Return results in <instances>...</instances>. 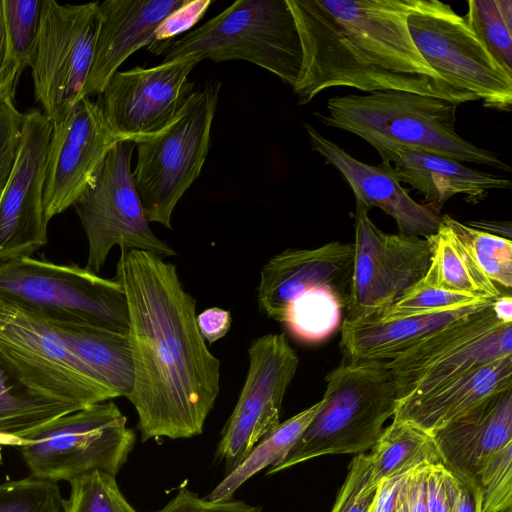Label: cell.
<instances>
[{
    "mask_svg": "<svg viewBox=\"0 0 512 512\" xmlns=\"http://www.w3.org/2000/svg\"><path fill=\"white\" fill-rule=\"evenodd\" d=\"M466 225L511 240L512 224L510 221L475 220L468 221Z\"/></svg>",
    "mask_w": 512,
    "mask_h": 512,
    "instance_id": "cell-49",
    "label": "cell"
},
{
    "mask_svg": "<svg viewBox=\"0 0 512 512\" xmlns=\"http://www.w3.org/2000/svg\"><path fill=\"white\" fill-rule=\"evenodd\" d=\"M119 141L98 102L90 97L81 99L63 119L53 123L43 192L47 222L74 206Z\"/></svg>",
    "mask_w": 512,
    "mask_h": 512,
    "instance_id": "cell-18",
    "label": "cell"
},
{
    "mask_svg": "<svg viewBox=\"0 0 512 512\" xmlns=\"http://www.w3.org/2000/svg\"><path fill=\"white\" fill-rule=\"evenodd\" d=\"M302 63L299 105L333 87L404 91L451 101L478 100L450 85L419 53L408 28L418 0H286Z\"/></svg>",
    "mask_w": 512,
    "mask_h": 512,
    "instance_id": "cell-2",
    "label": "cell"
},
{
    "mask_svg": "<svg viewBox=\"0 0 512 512\" xmlns=\"http://www.w3.org/2000/svg\"><path fill=\"white\" fill-rule=\"evenodd\" d=\"M509 388H512V355L463 374L427 393L397 400L393 419L431 434Z\"/></svg>",
    "mask_w": 512,
    "mask_h": 512,
    "instance_id": "cell-24",
    "label": "cell"
},
{
    "mask_svg": "<svg viewBox=\"0 0 512 512\" xmlns=\"http://www.w3.org/2000/svg\"><path fill=\"white\" fill-rule=\"evenodd\" d=\"M510 355L512 323L500 321L490 305L429 335L386 361V367L394 379L399 400L427 393Z\"/></svg>",
    "mask_w": 512,
    "mask_h": 512,
    "instance_id": "cell-13",
    "label": "cell"
},
{
    "mask_svg": "<svg viewBox=\"0 0 512 512\" xmlns=\"http://www.w3.org/2000/svg\"><path fill=\"white\" fill-rule=\"evenodd\" d=\"M48 322L94 380L117 397L130 396L134 370L128 333L89 324Z\"/></svg>",
    "mask_w": 512,
    "mask_h": 512,
    "instance_id": "cell-26",
    "label": "cell"
},
{
    "mask_svg": "<svg viewBox=\"0 0 512 512\" xmlns=\"http://www.w3.org/2000/svg\"><path fill=\"white\" fill-rule=\"evenodd\" d=\"M186 0H106L98 5V30L84 97L102 93L135 51L147 47L163 20Z\"/></svg>",
    "mask_w": 512,
    "mask_h": 512,
    "instance_id": "cell-21",
    "label": "cell"
},
{
    "mask_svg": "<svg viewBox=\"0 0 512 512\" xmlns=\"http://www.w3.org/2000/svg\"><path fill=\"white\" fill-rule=\"evenodd\" d=\"M70 483L63 512H137L121 493L114 475L94 470Z\"/></svg>",
    "mask_w": 512,
    "mask_h": 512,
    "instance_id": "cell-34",
    "label": "cell"
},
{
    "mask_svg": "<svg viewBox=\"0 0 512 512\" xmlns=\"http://www.w3.org/2000/svg\"><path fill=\"white\" fill-rule=\"evenodd\" d=\"M357 206L354 268L347 320L377 316L386 311L425 275L432 256L430 238L388 234Z\"/></svg>",
    "mask_w": 512,
    "mask_h": 512,
    "instance_id": "cell-14",
    "label": "cell"
},
{
    "mask_svg": "<svg viewBox=\"0 0 512 512\" xmlns=\"http://www.w3.org/2000/svg\"><path fill=\"white\" fill-rule=\"evenodd\" d=\"M428 237L432 242V256L421 279L424 283L492 300L502 294L441 222L437 231Z\"/></svg>",
    "mask_w": 512,
    "mask_h": 512,
    "instance_id": "cell-27",
    "label": "cell"
},
{
    "mask_svg": "<svg viewBox=\"0 0 512 512\" xmlns=\"http://www.w3.org/2000/svg\"><path fill=\"white\" fill-rule=\"evenodd\" d=\"M416 469L381 480L367 512H398Z\"/></svg>",
    "mask_w": 512,
    "mask_h": 512,
    "instance_id": "cell-44",
    "label": "cell"
},
{
    "mask_svg": "<svg viewBox=\"0 0 512 512\" xmlns=\"http://www.w3.org/2000/svg\"><path fill=\"white\" fill-rule=\"evenodd\" d=\"M156 512H262V508L240 500L209 501L182 487L173 499Z\"/></svg>",
    "mask_w": 512,
    "mask_h": 512,
    "instance_id": "cell-43",
    "label": "cell"
},
{
    "mask_svg": "<svg viewBox=\"0 0 512 512\" xmlns=\"http://www.w3.org/2000/svg\"><path fill=\"white\" fill-rule=\"evenodd\" d=\"M184 56L244 60L294 87L302 50L286 0H238L204 24L174 39L163 62Z\"/></svg>",
    "mask_w": 512,
    "mask_h": 512,
    "instance_id": "cell-5",
    "label": "cell"
},
{
    "mask_svg": "<svg viewBox=\"0 0 512 512\" xmlns=\"http://www.w3.org/2000/svg\"><path fill=\"white\" fill-rule=\"evenodd\" d=\"M112 401L55 418L18 443L30 476L58 482L100 470L116 476L133 450L136 435Z\"/></svg>",
    "mask_w": 512,
    "mask_h": 512,
    "instance_id": "cell-8",
    "label": "cell"
},
{
    "mask_svg": "<svg viewBox=\"0 0 512 512\" xmlns=\"http://www.w3.org/2000/svg\"><path fill=\"white\" fill-rule=\"evenodd\" d=\"M495 316L502 322L512 323V297L509 293L501 294L492 304Z\"/></svg>",
    "mask_w": 512,
    "mask_h": 512,
    "instance_id": "cell-50",
    "label": "cell"
},
{
    "mask_svg": "<svg viewBox=\"0 0 512 512\" xmlns=\"http://www.w3.org/2000/svg\"><path fill=\"white\" fill-rule=\"evenodd\" d=\"M114 280L127 300L134 370L128 399L141 440L201 434L220 392V360L199 331L196 300L175 265L146 251L121 252Z\"/></svg>",
    "mask_w": 512,
    "mask_h": 512,
    "instance_id": "cell-1",
    "label": "cell"
},
{
    "mask_svg": "<svg viewBox=\"0 0 512 512\" xmlns=\"http://www.w3.org/2000/svg\"><path fill=\"white\" fill-rule=\"evenodd\" d=\"M312 149L333 165L352 189L356 205L378 207L395 221L400 234L430 236L440 223V213L413 200L398 180L391 164L373 166L351 156L315 127L304 124Z\"/></svg>",
    "mask_w": 512,
    "mask_h": 512,
    "instance_id": "cell-20",
    "label": "cell"
},
{
    "mask_svg": "<svg viewBox=\"0 0 512 512\" xmlns=\"http://www.w3.org/2000/svg\"><path fill=\"white\" fill-rule=\"evenodd\" d=\"M372 474L369 454L355 455L331 512H367L378 485Z\"/></svg>",
    "mask_w": 512,
    "mask_h": 512,
    "instance_id": "cell-39",
    "label": "cell"
},
{
    "mask_svg": "<svg viewBox=\"0 0 512 512\" xmlns=\"http://www.w3.org/2000/svg\"><path fill=\"white\" fill-rule=\"evenodd\" d=\"M322 405V400L279 423L264 435L249 455L212 490L205 498L209 501L231 500L238 488L249 478L266 467L280 464L303 432L309 426Z\"/></svg>",
    "mask_w": 512,
    "mask_h": 512,
    "instance_id": "cell-28",
    "label": "cell"
},
{
    "mask_svg": "<svg viewBox=\"0 0 512 512\" xmlns=\"http://www.w3.org/2000/svg\"><path fill=\"white\" fill-rule=\"evenodd\" d=\"M136 143L119 141L107 154L93 182L74 204L88 241L85 268L98 274L111 249L140 250L162 258L176 255L150 229L131 170Z\"/></svg>",
    "mask_w": 512,
    "mask_h": 512,
    "instance_id": "cell-10",
    "label": "cell"
},
{
    "mask_svg": "<svg viewBox=\"0 0 512 512\" xmlns=\"http://www.w3.org/2000/svg\"><path fill=\"white\" fill-rule=\"evenodd\" d=\"M0 300L48 321L128 333L123 287L85 267L21 257L0 262Z\"/></svg>",
    "mask_w": 512,
    "mask_h": 512,
    "instance_id": "cell-6",
    "label": "cell"
},
{
    "mask_svg": "<svg viewBox=\"0 0 512 512\" xmlns=\"http://www.w3.org/2000/svg\"><path fill=\"white\" fill-rule=\"evenodd\" d=\"M19 69L24 68L13 57L5 25L3 0H0V84Z\"/></svg>",
    "mask_w": 512,
    "mask_h": 512,
    "instance_id": "cell-47",
    "label": "cell"
},
{
    "mask_svg": "<svg viewBox=\"0 0 512 512\" xmlns=\"http://www.w3.org/2000/svg\"><path fill=\"white\" fill-rule=\"evenodd\" d=\"M199 62L184 56L117 71L97 100L112 133L120 141L137 143L164 131L195 91L189 74Z\"/></svg>",
    "mask_w": 512,
    "mask_h": 512,
    "instance_id": "cell-15",
    "label": "cell"
},
{
    "mask_svg": "<svg viewBox=\"0 0 512 512\" xmlns=\"http://www.w3.org/2000/svg\"><path fill=\"white\" fill-rule=\"evenodd\" d=\"M398 512H409V506H408V502H407V494H406L404 500L402 501V503L398 509Z\"/></svg>",
    "mask_w": 512,
    "mask_h": 512,
    "instance_id": "cell-52",
    "label": "cell"
},
{
    "mask_svg": "<svg viewBox=\"0 0 512 512\" xmlns=\"http://www.w3.org/2000/svg\"><path fill=\"white\" fill-rule=\"evenodd\" d=\"M440 222L468 251L484 275L498 288L512 286V241L463 224L448 214Z\"/></svg>",
    "mask_w": 512,
    "mask_h": 512,
    "instance_id": "cell-32",
    "label": "cell"
},
{
    "mask_svg": "<svg viewBox=\"0 0 512 512\" xmlns=\"http://www.w3.org/2000/svg\"><path fill=\"white\" fill-rule=\"evenodd\" d=\"M249 367L238 401L227 420L216 456L226 473L234 470L257 442L280 423L282 403L299 358L283 333L253 340Z\"/></svg>",
    "mask_w": 512,
    "mask_h": 512,
    "instance_id": "cell-16",
    "label": "cell"
},
{
    "mask_svg": "<svg viewBox=\"0 0 512 512\" xmlns=\"http://www.w3.org/2000/svg\"><path fill=\"white\" fill-rule=\"evenodd\" d=\"M368 454L375 484L420 466L441 462L430 434L394 419L383 429Z\"/></svg>",
    "mask_w": 512,
    "mask_h": 512,
    "instance_id": "cell-29",
    "label": "cell"
},
{
    "mask_svg": "<svg viewBox=\"0 0 512 512\" xmlns=\"http://www.w3.org/2000/svg\"><path fill=\"white\" fill-rule=\"evenodd\" d=\"M221 81L195 89L170 125L157 136L136 143L132 171L147 221L172 228L173 210L199 177L210 148Z\"/></svg>",
    "mask_w": 512,
    "mask_h": 512,
    "instance_id": "cell-7",
    "label": "cell"
},
{
    "mask_svg": "<svg viewBox=\"0 0 512 512\" xmlns=\"http://www.w3.org/2000/svg\"><path fill=\"white\" fill-rule=\"evenodd\" d=\"M42 0H3L5 25L15 60L29 66L41 15Z\"/></svg>",
    "mask_w": 512,
    "mask_h": 512,
    "instance_id": "cell-37",
    "label": "cell"
},
{
    "mask_svg": "<svg viewBox=\"0 0 512 512\" xmlns=\"http://www.w3.org/2000/svg\"><path fill=\"white\" fill-rule=\"evenodd\" d=\"M202 337L210 344L224 337L231 326L230 312L219 307H211L196 317Z\"/></svg>",
    "mask_w": 512,
    "mask_h": 512,
    "instance_id": "cell-45",
    "label": "cell"
},
{
    "mask_svg": "<svg viewBox=\"0 0 512 512\" xmlns=\"http://www.w3.org/2000/svg\"><path fill=\"white\" fill-rule=\"evenodd\" d=\"M456 477L457 488L451 512H482L477 484L467 478Z\"/></svg>",
    "mask_w": 512,
    "mask_h": 512,
    "instance_id": "cell-46",
    "label": "cell"
},
{
    "mask_svg": "<svg viewBox=\"0 0 512 512\" xmlns=\"http://www.w3.org/2000/svg\"><path fill=\"white\" fill-rule=\"evenodd\" d=\"M464 19L494 59L512 73V1L470 0Z\"/></svg>",
    "mask_w": 512,
    "mask_h": 512,
    "instance_id": "cell-33",
    "label": "cell"
},
{
    "mask_svg": "<svg viewBox=\"0 0 512 512\" xmlns=\"http://www.w3.org/2000/svg\"><path fill=\"white\" fill-rule=\"evenodd\" d=\"M322 405L274 474L307 460L370 450L393 417L397 393L386 361H348L325 377Z\"/></svg>",
    "mask_w": 512,
    "mask_h": 512,
    "instance_id": "cell-4",
    "label": "cell"
},
{
    "mask_svg": "<svg viewBox=\"0 0 512 512\" xmlns=\"http://www.w3.org/2000/svg\"><path fill=\"white\" fill-rule=\"evenodd\" d=\"M485 299L467 293L437 288L420 280L386 311L372 317L393 318L453 309Z\"/></svg>",
    "mask_w": 512,
    "mask_h": 512,
    "instance_id": "cell-38",
    "label": "cell"
},
{
    "mask_svg": "<svg viewBox=\"0 0 512 512\" xmlns=\"http://www.w3.org/2000/svg\"><path fill=\"white\" fill-rule=\"evenodd\" d=\"M457 107L441 98L389 90L332 97L327 101L328 113L314 112V116L364 139L384 163L396 151L411 149L510 172L496 154L457 132Z\"/></svg>",
    "mask_w": 512,
    "mask_h": 512,
    "instance_id": "cell-3",
    "label": "cell"
},
{
    "mask_svg": "<svg viewBox=\"0 0 512 512\" xmlns=\"http://www.w3.org/2000/svg\"><path fill=\"white\" fill-rule=\"evenodd\" d=\"M23 70L14 71L7 79L0 84V101L14 98L18 79Z\"/></svg>",
    "mask_w": 512,
    "mask_h": 512,
    "instance_id": "cell-51",
    "label": "cell"
},
{
    "mask_svg": "<svg viewBox=\"0 0 512 512\" xmlns=\"http://www.w3.org/2000/svg\"><path fill=\"white\" fill-rule=\"evenodd\" d=\"M53 122L38 109L24 113L14 163L0 198V262L31 257L47 243L43 192Z\"/></svg>",
    "mask_w": 512,
    "mask_h": 512,
    "instance_id": "cell-17",
    "label": "cell"
},
{
    "mask_svg": "<svg viewBox=\"0 0 512 512\" xmlns=\"http://www.w3.org/2000/svg\"><path fill=\"white\" fill-rule=\"evenodd\" d=\"M354 244L334 241L315 249H287L261 269L260 310L278 321L298 297L327 289L347 302L351 296Z\"/></svg>",
    "mask_w": 512,
    "mask_h": 512,
    "instance_id": "cell-19",
    "label": "cell"
},
{
    "mask_svg": "<svg viewBox=\"0 0 512 512\" xmlns=\"http://www.w3.org/2000/svg\"><path fill=\"white\" fill-rule=\"evenodd\" d=\"M212 3L211 0H186L159 25L147 51L156 56L165 54L176 36L190 31L203 18Z\"/></svg>",
    "mask_w": 512,
    "mask_h": 512,
    "instance_id": "cell-40",
    "label": "cell"
},
{
    "mask_svg": "<svg viewBox=\"0 0 512 512\" xmlns=\"http://www.w3.org/2000/svg\"><path fill=\"white\" fill-rule=\"evenodd\" d=\"M456 488V477L441 462L425 466L427 512H451Z\"/></svg>",
    "mask_w": 512,
    "mask_h": 512,
    "instance_id": "cell-42",
    "label": "cell"
},
{
    "mask_svg": "<svg viewBox=\"0 0 512 512\" xmlns=\"http://www.w3.org/2000/svg\"><path fill=\"white\" fill-rule=\"evenodd\" d=\"M98 5L99 1L75 5L42 0L29 66L35 99L53 123L82 99L98 30Z\"/></svg>",
    "mask_w": 512,
    "mask_h": 512,
    "instance_id": "cell-12",
    "label": "cell"
},
{
    "mask_svg": "<svg viewBox=\"0 0 512 512\" xmlns=\"http://www.w3.org/2000/svg\"><path fill=\"white\" fill-rule=\"evenodd\" d=\"M347 307L334 292L319 289L291 302L279 322L300 340L317 342L330 336L340 325L341 313Z\"/></svg>",
    "mask_w": 512,
    "mask_h": 512,
    "instance_id": "cell-31",
    "label": "cell"
},
{
    "mask_svg": "<svg viewBox=\"0 0 512 512\" xmlns=\"http://www.w3.org/2000/svg\"><path fill=\"white\" fill-rule=\"evenodd\" d=\"M13 100L0 101V198L14 163L24 116Z\"/></svg>",
    "mask_w": 512,
    "mask_h": 512,
    "instance_id": "cell-41",
    "label": "cell"
},
{
    "mask_svg": "<svg viewBox=\"0 0 512 512\" xmlns=\"http://www.w3.org/2000/svg\"><path fill=\"white\" fill-rule=\"evenodd\" d=\"M494 300L393 318L344 319L340 347L348 361H389L436 331L484 310Z\"/></svg>",
    "mask_w": 512,
    "mask_h": 512,
    "instance_id": "cell-23",
    "label": "cell"
},
{
    "mask_svg": "<svg viewBox=\"0 0 512 512\" xmlns=\"http://www.w3.org/2000/svg\"><path fill=\"white\" fill-rule=\"evenodd\" d=\"M0 364L30 394L83 409L117 396L94 380L50 323L0 300Z\"/></svg>",
    "mask_w": 512,
    "mask_h": 512,
    "instance_id": "cell-9",
    "label": "cell"
},
{
    "mask_svg": "<svg viewBox=\"0 0 512 512\" xmlns=\"http://www.w3.org/2000/svg\"><path fill=\"white\" fill-rule=\"evenodd\" d=\"M76 410L75 406L30 394L0 364V447L17 446L34 429Z\"/></svg>",
    "mask_w": 512,
    "mask_h": 512,
    "instance_id": "cell-30",
    "label": "cell"
},
{
    "mask_svg": "<svg viewBox=\"0 0 512 512\" xmlns=\"http://www.w3.org/2000/svg\"><path fill=\"white\" fill-rule=\"evenodd\" d=\"M407 22L419 53L450 85L472 93L486 108L511 111L512 73L449 4L418 0Z\"/></svg>",
    "mask_w": 512,
    "mask_h": 512,
    "instance_id": "cell-11",
    "label": "cell"
},
{
    "mask_svg": "<svg viewBox=\"0 0 512 512\" xmlns=\"http://www.w3.org/2000/svg\"><path fill=\"white\" fill-rule=\"evenodd\" d=\"M399 181L424 195L426 205L436 212L454 195L469 203H479L491 190L510 189L511 181L463 165L433 153L400 149L388 160Z\"/></svg>",
    "mask_w": 512,
    "mask_h": 512,
    "instance_id": "cell-25",
    "label": "cell"
},
{
    "mask_svg": "<svg viewBox=\"0 0 512 512\" xmlns=\"http://www.w3.org/2000/svg\"><path fill=\"white\" fill-rule=\"evenodd\" d=\"M477 484L482 512H509L512 508V442L495 452L480 468Z\"/></svg>",
    "mask_w": 512,
    "mask_h": 512,
    "instance_id": "cell-36",
    "label": "cell"
},
{
    "mask_svg": "<svg viewBox=\"0 0 512 512\" xmlns=\"http://www.w3.org/2000/svg\"><path fill=\"white\" fill-rule=\"evenodd\" d=\"M442 464L474 481L483 464L512 442V388L430 434Z\"/></svg>",
    "mask_w": 512,
    "mask_h": 512,
    "instance_id": "cell-22",
    "label": "cell"
},
{
    "mask_svg": "<svg viewBox=\"0 0 512 512\" xmlns=\"http://www.w3.org/2000/svg\"><path fill=\"white\" fill-rule=\"evenodd\" d=\"M57 482L32 476L0 484V512H63Z\"/></svg>",
    "mask_w": 512,
    "mask_h": 512,
    "instance_id": "cell-35",
    "label": "cell"
},
{
    "mask_svg": "<svg viewBox=\"0 0 512 512\" xmlns=\"http://www.w3.org/2000/svg\"><path fill=\"white\" fill-rule=\"evenodd\" d=\"M509 512H511V511H509Z\"/></svg>",
    "mask_w": 512,
    "mask_h": 512,
    "instance_id": "cell-53",
    "label": "cell"
},
{
    "mask_svg": "<svg viewBox=\"0 0 512 512\" xmlns=\"http://www.w3.org/2000/svg\"><path fill=\"white\" fill-rule=\"evenodd\" d=\"M425 466L426 465L418 467L412 477L407 492L409 512H427L425 499Z\"/></svg>",
    "mask_w": 512,
    "mask_h": 512,
    "instance_id": "cell-48",
    "label": "cell"
}]
</instances>
